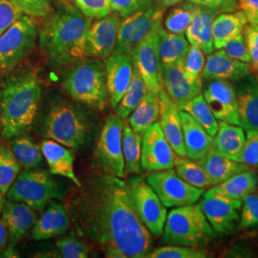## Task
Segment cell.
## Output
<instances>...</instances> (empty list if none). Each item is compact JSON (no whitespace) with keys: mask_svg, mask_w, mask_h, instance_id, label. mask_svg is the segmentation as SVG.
<instances>
[{"mask_svg":"<svg viewBox=\"0 0 258 258\" xmlns=\"http://www.w3.org/2000/svg\"><path fill=\"white\" fill-rule=\"evenodd\" d=\"M70 227V214L63 204L51 201L37 218L32 231L31 239L45 240L64 235Z\"/></svg>","mask_w":258,"mask_h":258,"instance_id":"cell-24","label":"cell"},{"mask_svg":"<svg viewBox=\"0 0 258 258\" xmlns=\"http://www.w3.org/2000/svg\"><path fill=\"white\" fill-rule=\"evenodd\" d=\"M257 191H258V183H257Z\"/></svg>","mask_w":258,"mask_h":258,"instance_id":"cell-61","label":"cell"},{"mask_svg":"<svg viewBox=\"0 0 258 258\" xmlns=\"http://www.w3.org/2000/svg\"><path fill=\"white\" fill-rule=\"evenodd\" d=\"M147 182L166 208H177L197 203L205 190L186 183L173 168L152 171Z\"/></svg>","mask_w":258,"mask_h":258,"instance_id":"cell-11","label":"cell"},{"mask_svg":"<svg viewBox=\"0 0 258 258\" xmlns=\"http://www.w3.org/2000/svg\"><path fill=\"white\" fill-rule=\"evenodd\" d=\"M0 132H1V121H0Z\"/></svg>","mask_w":258,"mask_h":258,"instance_id":"cell-59","label":"cell"},{"mask_svg":"<svg viewBox=\"0 0 258 258\" xmlns=\"http://www.w3.org/2000/svg\"><path fill=\"white\" fill-rule=\"evenodd\" d=\"M68 212L105 257L147 258L152 249L153 235L141 220L123 178L90 176L69 201Z\"/></svg>","mask_w":258,"mask_h":258,"instance_id":"cell-1","label":"cell"},{"mask_svg":"<svg viewBox=\"0 0 258 258\" xmlns=\"http://www.w3.org/2000/svg\"><path fill=\"white\" fill-rule=\"evenodd\" d=\"M7 145L25 170L35 169L41 165L43 157L41 148L30 136L25 134L16 136L10 139Z\"/></svg>","mask_w":258,"mask_h":258,"instance_id":"cell-35","label":"cell"},{"mask_svg":"<svg viewBox=\"0 0 258 258\" xmlns=\"http://www.w3.org/2000/svg\"><path fill=\"white\" fill-rule=\"evenodd\" d=\"M93 19L70 2L47 19L38 33V44L52 67H69L86 57L85 37Z\"/></svg>","mask_w":258,"mask_h":258,"instance_id":"cell-2","label":"cell"},{"mask_svg":"<svg viewBox=\"0 0 258 258\" xmlns=\"http://www.w3.org/2000/svg\"><path fill=\"white\" fill-rule=\"evenodd\" d=\"M245 144L246 131L242 126L218 121L217 132L212 137V148L215 151L231 160L240 162Z\"/></svg>","mask_w":258,"mask_h":258,"instance_id":"cell-26","label":"cell"},{"mask_svg":"<svg viewBox=\"0 0 258 258\" xmlns=\"http://www.w3.org/2000/svg\"><path fill=\"white\" fill-rule=\"evenodd\" d=\"M37 38V22L28 15L0 36V80L26 59L35 49Z\"/></svg>","mask_w":258,"mask_h":258,"instance_id":"cell-8","label":"cell"},{"mask_svg":"<svg viewBox=\"0 0 258 258\" xmlns=\"http://www.w3.org/2000/svg\"><path fill=\"white\" fill-rule=\"evenodd\" d=\"M75 5L86 17L91 19H102L112 13L111 0H73Z\"/></svg>","mask_w":258,"mask_h":258,"instance_id":"cell-46","label":"cell"},{"mask_svg":"<svg viewBox=\"0 0 258 258\" xmlns=\"http://www.w3.org/2000/svg\"><path fill=\"white\" fill-rule=\"evenodd\" d=\"M24 14L33 18L45 19L51 14V0H14Z\"/></svg>","mask_w":258,"mask_h":258,"instance_id":"cell-51","label":"cell"},{"mask_svg":"<svg viewBox=\"0 0 258 258\" xmlns=\"http://www.w3.org/2000/svg\"><path fill=\"white\" fill-rule=\"evenodd\" d=\"M255 78H256V81H257V83H258V76H257V77H255Z\"/></svg>","mask_w":258,"mask_h":258,"instance_id":"cell-60","label":"cell"},{"mask_svg":"<svg viewBox=\"0 0 258 258\" xmlns=\"http://www.w3.org/2000/svg\"><path fill=\"white\" fill-rule=\"evenodd\" d=\"M236 4L249 23L258 25V0H236Z\"/></svg>","mask_w":258,"mask_h":258,"instance_id":"cell-52","label":"cell"},{"mask_svg":"<svg viewBox=\"0 0 258 258\" xmlns=\"http://www.w3.org/2000/svg\"><path fill=\"white\" fill-rule=\"evenodd\" d=\"M92 123L87 113L73 102L57 100L47 111L41 135L70 149L83 148L89 140Z\"/></svg>","mask_w":258,"mask_h":258,"instance_id":"cell-4","label":"cell"},{"mask_svg":"<svg viewBox=\"0 0 258 258\" xmlns=\"http://www.w3.org/2000/svg\"><path fill=\"white\" fill-rule=\"evenodd\" d=\"M258 176L254 169H247L220 184L213 185L211 189L233 199L242 200L246 195L257 190Z\"/></svg>","mask_w":258,"mask_h":258,"instance_id":"cell-32","label":"cell"},{"mask_svg":"<svg viewBox=\"0 0 258 258\" xmlns=\"http://www.w3.org/2000/svg\"><path fill=\"white\" fill-rule=\"evenodd\" d=\"M164 14L165 9L155 3L121 19L113 53L125 54L132 57L139 44L148 37L156 24L163 21Z\"/></svg>","mask_w":258,"mask_h":258,"instance_id":"cell-10","label":"cell"},{"mask_svg":"<svg viewBox=\"0 0 258 258\" xmlns=\"http://www.w3.org/2000/svg\"><path fill=\"white\" fill-rule=\"evenodd\" d=\"M24 15L14 0H0V36Z\"/></svg>","mask_w":258,"mask_h":258,"instance_id":"cell-45","label":"cell"},{"mask_svg":"<svg viewBox=\"0 0 258 258\" xmlns=\"http://www.w3.org/2000/svg\"><path fill=\"white\" fill-rule=\"evenodd\" d=\"M42 155L46 160L50 172L72 181L79 188L83 183L79 180L74 170V155L70 148L53 140H44L40 146Z\"/></svg>","mask_w":258,"mask_h":258,"instance_id":"cell-25","label":"cell"},{"mask_svg":"<svg viewBox=\"0 0 258 258\" xmlns=\"http://www.w3.org/2000/svg\"><path fill=\"white\" fill-rule=\"evenodd\" d=\"M143 135L134 131L128 122H123L121 148L124 161L125 172L128 174H140L142 171L141 155H142Z\"/></svg>","mask_w":258,"mask_h":258,"instance_id":"cell-34","label":"cell"},{"mask_svg":"<svg viewBox=\"0 0 258 258\" xmlns=\"http://www.w3.org/2000/svg\"><path fill=\"white\" fill-rule=\"evenodd\" d=\"M181 110L185 111L191 115L211 136L213 137L216 134L218 129V120H216L210 106L204 99L202 93L184 104Z\"/></svg>","mask_w":258,"mask_h":258,"instance_id":"cell-39","label":"cell"},{"mask_svg":"<svg viewBox=\"0 0 258 258\" xmlns=\"http://www.w3.org/2000/svg\"><path fill=\"white\" fill-rule=\"evenodd\" d=\"M104 67L109 102L115 109L132 80L134 71L133 59L125 54L112 53L104 59Z\"/></svg>","mask_w":258,"mask_h":258,"instance_id":"cell-19","label":"cell"},{"mask_svg":"<svg viewBox=\"0 0 258 258\" xmlns=\"http://www.w3.org/2000/svg\"><path fill=\"white\" fill-rule=\"evenodd\" d=\"M240 233L241 234H240L239 237L248 241L251 246H254L258 249V227L253 230L243 231Z\"/></svg>","mask_w":258,"mask_h":258,"instance_id":"cell-54","label":"cell"},{"mask_svg":"<svg viewBox=\"0 0 258 258\" xmlns=\"http://www.w3.org/2000/svg\"><path fill=\"white\" fill-rule=\"evenodd\" d=\"M4 194H1L0 192V214H1V212H2V209H3V206H4V203H5V198H4Z\"/></svg>","mask_w":258,"mask_h":258,"instance_id":"cell-57","label":"cell"},{"mask_svg":"<svg viewBox=\"0 0 258 258\" xmlns=\"http://www.w3.org/2000/svg\"><path fill=\"white\" fill-rule=\"evenodd\" d=\"M189 47L184 34L168 32L164 26L160 29L158 48L162 66L183 62Z\"/></svg>","mask_w":258,"mask_h":258,"instance_id":"cell-31","label":"cell"},{"mask_svg":"<svg viewBox=\"0 0 258 258\" xmlns=\"http://www.w3.org/2000/svg\"><path fill=\"white\" fill-rule=\"evenodd\" d=\"M250 73L249 63L235 60L223 49H217L206 56L202 80H223L235 83Z\"/></svg>","mask_w":258,"mask_h":258,"instance_id":"cell-21","label":"cell"},{"mask_svg":"<svg viewBox=\"0 0 258 258\" xmlns=\"http://www.w3.org/2000/svg\"><path fill=\"white\" fill-rule=\"evenodd\" d=\"M63 190L51 172L42 169H31L19 173L11 185L6 198L20 202L36 211H43L54 199H62Z\"/></svg>","mask_w":258,"mask_h":258,"instance_id":"cell-7","label":"cell"},{"mask_svg":"<svg viewBox=\"0 0 258 258\" xmlns=\"http://www.w3.org/2000/svg\"><path fill=\"white\" fill-rule=\"evenodd\" d=\"M1 215L9 234L8 245L3 250L2 256L17 257L16 246L33 229L37 219V211L26 204L7 200Z\"/></svg>","mask_w":258,"mask_h":258,"instance_id":"cell-17","label":"cell"},{"mask_svg":"<svg viewBox=\"0 0 258 258\" xmlns=\"http://www.w3.org/2000/svg\"><path fill=\"white\" fill-rule=\"evenodd\" d=\"M198 205L215 233L229 235L236 231L242 200L233 199L209 188L199 199Z\"/></svg>","mask_w":258,"mask_h":258,"instance_id":"cell-13","label":"cell"},{"mask_svg":"<svg viewBox=\"0 0 258 258\" xmlns=\"http://www.w3.org/2000/svg\"><path fill=\"white\" fill-rule=\"evenodd\" d=\"M206 54L198 47L190 45L183 60V68L185 76L192 82H201Z\"/></svg>","mask_w":258,"mask_h":258,"instance_id":"cell-43","label":"cell"},{"mask_svg":"<svg viewBox=\"0 0 258 258\" xmlns=\"http://www.w3.org/2000/svg\"><path fill=\"white\" fill-rule=\"evenodd\" d=\"M160 103L156 94L148 91L137 107L130 114L129 125L139 134L144 135L153 123L159 120Z\"/></svg>","mask_w":258,"mask_h":258,"instance_id":"cell-33","label":"cell"},{"mask_svg":"<svg viewBox=\"0 0 258 258\" xmlns=\"http://www.w3.org/2000/svg\"><path fill=\"white\" fill-rule=\"evenodd\" d=\"M240 126L245 130L258 131V83L249 74L234 83Z\"/></svg>","mask_w":258,"mask_h":258,"instance_id":"cell-23","label":"cell"},{"mask_svg":"<svg viewBox=\"0 0 258 258\" xmlns=\"http://www.w3.org/2000/svg\"><path fill=\"white\" fill-rule=\"evenodd\" d=\"M248 23L246 16L240 10L219 13L212 23V34L214 49H222L229 40L242 34Z\"/></svg>","mask_w":258,"mask_h":258,"instance_id":"cell-30","label":"cell"},{"mask_svg":"<svg viewBox=\"0 0 258 258\" xmlns=\"http://www.w3.org/2000/svg\"><path fill=\"white\" fill-rule=\"evenodd\" d=\"M147 92L148 87L138 70L134 66L132 80L130 82L128 88L126 89L120 102L115 108L116 114L119 115L122 120H126L141 101L144 99Z\"/></svg>","mask_w":258,"mask_h":258,"instance_id":"cell-37","label":"cell"},{"mask_svg":"<svg viewBox=\"0 0 258 258\" xmlns=\"http://www.w3.org/2000/svg\"><path fill=\"white\" fill-rule=\"evenodd\" d=\"M128 184L141 220L154 237L162 236L167 216L166 207L143 177L130 178Z\"/></svg>","mask_w":258,"mask_h":258,"instance_id":"cell-12","label":"cell"},{"mask_svg":"<svg viewBox=\"0 0 258 258\" xmlns=\"http://www.w3.org/2000/svg\"><path fill=\"white\" fill-rule=\"evenodd\" d=\"M61 85L73 100L103 110L109 102L105 67L101 59L85 57L69 66Z\"/></svg>","mask_w":258,"mask_h":258,"instance_id":"cell-5","label":"cell"},{"mask_svg":"<svg viewBox=\"0 0 258 258\" xmlns=\"http://www.w3.org/2000/svg\"><path fill=\"white\" fill-rule=\"evenodd\" d=\"M162 236V242L166 245L206 248L215 232L200 206L195 203L177 207L168 212Z\"/></svg>","mask_w":258,"mask_h":258,"instance_id":"cell-6","label":"cell"},{"mask_svg":"<svg viewBox=\"0 0 258 258\" xmlns=\"http://www.w3.org/2000/svg\"><path fill=\"white\" fill-rule=\"evenodd\" d=\"M156 0H111L112 12L120 15L121 19L131 16L139 11L147 9L155 4Z\"/></svg>","mask_w":258,"mask_h":258,"instance_id":"cell-48","label":"cell"},{"mask_svg":"<svg viewBox=\"0 0 258 258\" xmlns=\"http://www.w3.org/2000/svg\"><path fill=\"white\" fill-rule=\"evenodd\" d=\"M184 0H156V3L162 8L166 9L169 7H173L180 3H182Z\"/></svg>","mask_w":258,"mask_h":258,"instance_id":"cell-56","label":"cell"},{"mask_svg":"<svg viewBox=\"0 0 258 258\" xmlns=\"http://www.w3.org/2000/svg\"><path fill=\"white\" fill-rule=\"evenodd\" d=\"M212 252L203 247L166 245L151 249L147 258H208Z\"/></svg>","mask_w":258,"mask_h":258,"instance_id":"cell-41","label":"cell"},{"mask_svg":"<svg viewBox=\"0 0 258 258\" xmlns=\"http://www.w3.org/2000/svg\"><path fill=\"white\" fill-rule=\"evenodd\" d=\"M220 12V10L199 7L191 23L184 32V36L189 44L200 48L206 55H209L214 51L212 34V23Z\"/></svg>","mask_w":258,"mask_h":258,"instance_id":"cell-28","label":"cell"},{"mask_svg":"<svg viewBox=\"0 0 258 258\" xmlns=\"http://www.w3.org/2000/svg\"><path fill=\"white\" fill-rule=\"evenodd\" d=\"M160 116L159 123L170 147L178 156L186 157L184 148L182 120L180 109L167 95L165 89H162L159 95Z\"/></svg>","mask_w":258,"mask_h":258,"instance_id":"cell-22","label":"cell"},{"mask_svg":"<svg viewBox=\"0 0 258 258\" xmlns=\"http://www.w3.org/2000/svg\"><path fill=\"white\" fill-rule=\"evenodd\" d=\"M174 167L178 175L186 183L195 187L206 190L213 186L211 178L198 161L192 160L188 157L176 155Z\"/></svg>","mask_w":258,"mask_h":258,"instance_id":"cell-36","label":"cell"},{"mask_svg":"<svg viewBox=\"0 0 258 258\" xmlns=\"http://www.w3.org/2000/svg\"><path fill=\"white\" fill-rule=\"evenodd\" d=\"M8 240H9V234L6 228L5 223L0 218V253L3 252V250L6 249L8 245Z\"/></svg>","mask_w":258,"mask_h":258,"instance_id":"cell-55","label":"cell"},{"mask_svg":"<svg viewBox=\"0 0 258 258\" xmlns=\"http://www.w3.org/2000/svg\"><path fill=\"white\" fill-rule=\"evenodd\" d=\"M163 21L159 22L135 49L132 59L134 66L142 76L148 91L159 95L164 89L162 64L159 55V32Z\"/></svg>","mask_w":258,"mask_h":258,"instance_id":"cell-14","label":"cell"},{"mask_svg":"<svg viewBox=\"0 0 258 258\" xmlns=\"http://www.w3.org/2000/svg\"><path fill=\"white\" fill-rule=\"evenodd\" d=\"M243 35L246 39L249 55L250 73L254 77L258 76V25L248 23L244 30Z\"/></svg>","mask_w":258,"mask_h":258,"instance_id":"cell-47","label":"cell"},{"mask_svg":"<svg viewBox=\"0 0 258 258\" xmlns=\"http://www.w3.org/2000/svg\"><path fill=\"white\" fill-rule=\"evenodd\" d=\"M0 83L1 136L10 140L25 134L37 117L41 100V84L31 68L12 71Z\"/></svg>","mask_w":258,"mask_h":258,"instance_id":"cell-3","label":"cell"},{"mask_svg":"<svg viewBox=\"0 0 258 258\" xmlns=\"http://www.w3.org/2000/svg\"><path fill=\"white\" fill-rule=\"evenodd\" d=\"M177 154L167 142L159 121L144 133L142 141V168L147 171H159L174 168Z\"/></svg>","mask_w":258,"mask_h":258,"instance_id":"cell-16","label":"cell"},{"mask_svg":"<svg viewBox=\"0 0 258 258\" xmlns=\"http://www.w3.org/2000/svg\"><path fill=\"white\" fill-rule=\"evenodd\" d=\"M121 19L120 15L112 12L93 21L85 37L86 57L104 60L114 52Z\"/></svg>","mask_w":258,"mask_h":258,"instance_id":"cell-15","label":"cell"},{"mask_svg":"<svg viewBox=\"0 0 258 258\" xmlns=\"http://www.w3.org/2000/svg\"><path fill=\"white\" fill-rule=\"evenodd\" d=\"M198 5L191 2H185L171 10L164 21V28L166 31L175 34H184L185 30L191 23L195 15L199 10Z\"/></svg>","mask_w":258,"mask_h":258,"instance_id":"cell-38","label":"cell"},{"mask_svg":"<svg viewBox=\"0 0 258 258\" xmlns=\"http://www.w3.org/2000/svg\"><path fill=\"white\" fill-rule=\"evenodd\" d=\"M200 7L211 8V9L223 10L226 7H231L232 0H187Z\"/></svg>","mask_w":258,"mask_h":258,"instance_id":"cell-53","label":"cell"},{"mask_svg":"<svg viewBox=\"0 0 258 258\" xmlns=\"http://www.w3.org/2000/svg\"><path fill=\"white\" fill-rule=\"evenodd\" d=\"M55 246L59 250L61 257L86 258L89 256V252L86 246L73 235L65 236L56 240Z\"/></svg>","mask_w":258,"mask_h":258,"instance_id":"cell-44","label":"cell"},{"mask_svg":"<svg viewBox=\"0 0 258 258\" xmlns=\"http://www.w3.org/2000/svg\"><path fill=\"white\" fill-rule=\"evenodd\" d=\"M162 78L164 89L180 110L202 93L203 81H190L184 74L183 62L162 66Z\"/></svg>","mask_w":258,"mask_h":258,"instance_id":"cell-20","label":"cell"},{"mask_svg":"<svg viewBox=\"0 0 258 258\" xmlns=\"http://www.w3.org/2000/svg\"><path fill=\"white\" fill-rule=\"evenodd\" d=\"M202 94L216 120L239 125L234 83L223 80L203 81Z\"/></svg>","mask_w":258,"mask_h":258,"instance_id":"cell-18","label":"cell"},{"mask_svg":"<svg viewBox=\"0 0 258 258\" xmlns=\"http://www.w3.org/2000/svg\"><path fill=\"white\" fill-rule=\"evenodd\" d=\"M258 227V191L246 195L242 199L240 219L235 232L250 231Z\"/></svg>","mask_w":258,"mask_h":258,"instance_id":"cell-42","label":"cell"},{"mask_svg":"<svg viewBox=\"0 0 258 258\" xmlns=\"http://www.w3.org/2000/svg\"><path fill=\"white\" fill-rule=\"evenodd\" d=\"M198 162L211 178L213 185L220 184L231 178V176L249 169L243 163L231 160L212 148H210Z\"/></svg>","mask_w":258,"mask_h":258,"instance_id":"cell-29","label":"cell"},{"mask_svg":"<svg viewBox=\"0 0 258 258\" xmlns=\"http://www.w3.org/2000/svg\"><path fill=\"white\" fill-rule=\"evenodd\" d=\"M124 120L117 114L107 116L94 152L93 166L102 173L124 178L126 175L122 156L121 138Z\"/></svg>","mask_w":258,"mask_h":258,"instance_id":"cell-9","label":"cell"},{"mask_svg":"<svg viewBox=\"0 0 258 258\" xmlns=\"http://www.w3.org/2000/svg\"><path fill=\"white\" fill-rule=\"evenodd\" d=\"M222 49L231 58L238 61L249 63V51H248L246 39L243 33L238 35L237 37H233L231 40H229Z\"/></svg>","mask_w":258,"mask_h":258,"instance_id":"cell-50","label":"cell"},{"mask_svg":"<svg viewBox=\"0 0 258 258\" xmlns=\"http://www.w3.org/2000/svg\"><path fill=\"white\" fill-rule=\"evenodd\" d=\"M21 165L11 151L8 145H0V192H8L11 185L18 178Z\"/></svg>","mask_w":258,"mask_h":258,"instance_id":"cell-40","label":"cell"},{"mask_svg":"<svg viewBox=\"0 0 258 258\" xmlns=\"http://www.w3.org/2000/svg\"><path fill=\"white\" fill-rule=\"evenodd\" d=\"M180 116L186 157L198 161L212 148V136L187 112L180 110Z\"/></svg>","mask_w":258,"mask_h":258,"instance_id":"cell-27","label":"cell"},{"mask_svg":"<svg viewBox=\"0 0 258 258\" xmlns=\"http://www.w3.org/2000/svg\"><path fill=\"white\" fill-rule=\"evenodd\" d=\"M56 1H59L61 4H63V3H68V2H71L72 0H56Z\"/></svg>","mask_w":258,"mask_h":258,"instance_id":"cell-58","label":"cell"},{"mask_svg":"<svg viewBox=\"0 0 258 258\" xmlns=\"http://www.w3.org/2000/svg\"><path fill=\"white\" fill-rule=\"evenodd\" d=\"M246 131V144L241 156V163L250 169H258V131Z\"/></svg>","mask_w":258,"mask_h":258,"instance_id":"cell-49","label":"cell"}]
</instances>
